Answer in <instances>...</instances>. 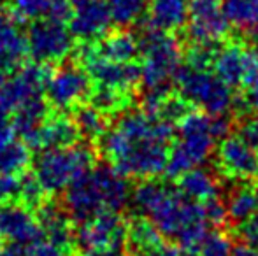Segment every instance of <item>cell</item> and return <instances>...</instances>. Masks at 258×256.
Listing matches in <instances>:
<instances>
[{
  "instance_id": "1",
  "label": "cell",
  "mask_w": 258,
  "mask_h": 256,
  "mask_svg": "<svg viewBox=\"0 0 258 256\" xmlns=\"http://www.w3.org/2000/svg\"><path fill=\"white\" fill-rule=\"evenodd\" d=\"M172 135L174 128L167 121L144 111H128L107 127L99 140L105 160L116 172L144 181L165 172Z\"/></svg>"
},
{
  "instance_id": "2",
  "label": "cell",
  "mask_w": 258,
  "mask_h": 256,
  "mask_svg": "<svg viewBox=\"0 0 258 256\" xmlns=\"http://www.w3.org/2000/svg\"><path fill=\"white\" fill-rule=\"evenodd\" d=\"M139 216H146L165 239L190 254L209 233L206 205L190 200L177 188L156 179H144L130 195Z\"/></svg>"
},
{
  "instance_id": "3",
  "label": "cell",
  "mask_w": 258,
  "mask_h": 256,
  "mask_svg": "<svg viewBox=\"0 0 258 256\" xmlns=\"http://www.w3.org/2000/svg\"><path fill=\"white\" fill-rule=\"evenodd\" d=\"M126 178L112 167H93L65 190V211L74 221L102 212H118L130 200Z\"/></svg>"
},
{
  "instance_id": "4",
  "label": "cell",
  "mask_w": 258,
  "mask_h": 256,
  "mask_svg": "<svg viewBox=\"0 0 258 256\" xmlns=\"http://www.w3.org/2000/svg\"><path fill=\"white\" fill-rule=\"evenodd\" d=\"M225 130L227 121L223 118L209 116L204 111H188L177 121V137L170 144L165 174L170 179H177L184 172L206 163Z\"/></svg>"
},
{
  "instance_id": "5",
  "label": "cell",
  "mask_w": 258,
  "mask_h": 256,
  "mask_svg": "<svg viewBox=\"0 0 258 256\" xmlns=\"http://www.w3.org/2000/svg\"><path fill=\"white\" fill-rule=\"evenodd\" d=\"M141 82L148 92L167 90L183 62V51L170 32L156 30L148 25L139 39Z\"/></svg>"
},
{
  "instance_id": "6",
  "label": "cell",
  "mask_w": 258,
  "mask_h": 256,
  "mask_svg": "<svg viewBox=\"0 0 258 256\" xmlns=\"http://www.w3.org/2000/svg\"><path fill=\"white\" fill-rule=\"evenodd\" d=\"M95 153L88 146L72 144L44 149L34 165V176L46 193H61L83 174L93 168Z\"/></svg>"
},
{
  "instance_id": "7",
  "label": "cell",
  "mask_w": 258,
  "mask_h": 256,
  "mask_svg": "<svg viewBox=\"0 0 258 256\" xmlns=\"http://www.w3.org/2000/svg\"><path fill=\"white\" fill-rule=\"evenodd\" d=\"M174 79L179 95L191 107L204 111L209 116L225 118L234 109L232 88L211 72V68H191L186 65L177 70Z\"/></svg>"
},
{
  "instance_id": "8",
  "label": "cell",
  "mask_w": 258,
  "mask_h": 256,
  "mask_svg": "<svg viewBox=\"0 0 258 256\" xmlns=\"http://www.w3.org/2000/svg\"><path fill=\"white\" fill-rule=\"evenodd\" d=\"M79 62L97 86L111 88L116 92L134 95V90L141 84V68L134 62L118 63L99 55L95 44H85L79 51Z\"/></svg>"
},
{
  "instance_id": "9",
  "label": "cell",
  "mask_w": 258,
  "mask_h": 256,
  "mask_svg": "<svg viewBox=\"0 0 258 256\" xmlns=\"http://www.w3.org/2000/svg\"><path fill=\"white\" fill-rule=\"evenodd\" d=\"M27 42L32 58L41 63L63 62L74 51V35L71 30L63 23H56L48 18L32 21Z\"/></svg>"
},
{
  "instance_id": "10",
  "label": "cell",
  "mask_w": 258,
  "mask_h": 256,
  "mask_svg": "<svg viewBox=\"0 0 258 256\" xmlns=\"http://www.w3.org/2000/svg\"><path fill=\"white\" fill-rule=\"evenodd\" d=\"M128 223L118 212H102L81 221L74 233V244L85 253L119 249L126 240Z\"/></svg>"
},
{
  "instance_id": "11",
  "label": "cell",
  "mask_w": 258,
  "mask_h": 256,
  "mask_svg": "<svg viewBox=\"0 0 258 256\" xmlns=\"http://www.w3.org/2000/svg\"><path fill=\"white\" fill-rule=\"evenodd\" d=\"M213 70L230 88H242L258 72V46L242 41L227 42L216 49Z\"/></svg>"
},
{
  "instance_id": "12",
  "label": "cell",
  "mask_w": 258,
  "mask_h": 256,
  "mask_svg": "<svg viewBox=\"0 0 258 256\" xmlns=\"http://www.w3.org/2000/svg\"><path fill=\"white\" fill-rule=\"evenodd\" d=\"M216 165L221 176L239 183L258 179V149L248 144L239 133L220 140L216 149Z\"/></svg>"
},
{
  "instance_id": "13",
  "label": "cell",
  "mask_w": 258,
  "mask_h": 256,
  "mask_svg": "<svg viewBox=\"0 0 258 256\" xmlns=\"http://www.w3.org/2000/svg\"><path fill=\"white\" fill-rule=\"evenodd\" d=\"M46 97L49 106L56 109H78L86 104L92 95V79L83 67L67 65L60 70L51 72L46 82Z\"/></svg>"
},
{
  "instance_id": "14",
  "label": "cell",
  "mask_w": 258,
  "mask_h": 256,
  "mask_svg": "<svg viewBox=\"0 0 258 256\" xmlns=\"http://www.w3.org/2000/svg\"><path fill=\"white\" fill-rule=\"evenodd\" d=\"M186 23V34L194 44H218L230 30L223 0H190Z\"/></svg>"
},
{
  "instance_id": "15",
  "label": "cell",
  "mask_w": 258,
  "mask_h": 256,
  "mask_svg": "<svg viewBox=\"0 0 258 256\" xmlns=\"http://www.w3.org/2000/svg\"><path fill=\"white\" fill-rule=\"evenodd\" d=\"M49 63L35 62L25 65L20 70H14L6 81L0 82V99L9 107L11 111L16 109L20 104L39 97L41 92L46 88L51 70Z\"/></svg>"
},
{
  "instance_id": "16",
  "label": "cell",
  "mask_w": 258,
  "mask_h": 256,
  "mask_svg": "<svg viewBox=\"0 0 258 256\" xmlns=\"http://www.w3.org/2000/svg\"><path fill=\"white\" fill-rule=\"evenodd\" d=\"M112 20L105 0H74V13L69 21V30L76 39L95 41L105 35Z\"/></svg>"
},
{
  "instance_id": "17",
  "label": "cell",
  "mask_w": 258,
  "mask_h": 256,
  "mask_svg": "<svg viewBox=\"0 0 258 256\" xmlns=\"http://www.w3.org/2000/svg\"><path fill=\"white\" fill-rule=\"evenodd\" d=\"M0 239L28 244V246L42 239L39 221L32 216L27 205L25 207H18L14 204L0 205Z\"/></svg>"
},
{
  "instance_id": "18",
  "label": "cell",
  "mask_w": 258,
  "mask_h": 256,
  "mask_svg": "<svg viewBox=\"0 0 258 256\" xmlns=\"http://www.w3.org/2000/svg\"><path fill=\"white\" fill-rule=\"evenodd\" d=\"M79 133L74 120L67 116H48V120L39 127L37 132L28 140V147L32 149H53V147H65L78 144Z\"/></svg>"
},
{
  "instance_id": "19",
  "label": "cell",
  "mask_w": 258,
  "mask_h": 256,
  "mask_svg": "<svg viewBox=\"0 0 258 256\" xmlns=\"http://www.w3.org/2000/svg\"><path fill=\"white\" fill-rule=\"evenodd\" d=\"M190 0H150L148 25L163 32H176L186 25Z\"/></svg>"
},
{
  "instance_id": "20",
  "label": "cell",
  "mask_w": 258,
  "mask_h": 256,
  "mask_svg": "<svg viewBox=\"0 0 258 256\" xmlns=\"http://www.w3.org/2000/svg\"><path fill=\"white\" fill-rule=\"evenodd\" d=\"M39 226H41L42 237L48 239L60 247H71L74 244V228L71 225V216L65 209H60L54 204L42 205L39 211Z\"/></svg>"
},
{
  "instance_id": "21",
  "label": "cell",
  "mask_w": 258,
  "mask_h": 256,
  "mask_svg": "<svg viewBox=\"0 0 258 256\" xmlns=\"http://www.w3.org/2000/svg\"><path fill=\"white\" fill-rule=\"evenodd\" d=\"M49 116V102L39 97L27 100V102L20 104L16 109L13 111L11 116V130L16 133L18 137L28 142L35 132L39 130L42 123L48 120Z\"/></svg>"
},
{
  "instance_id": "22",
  "label": "cell",
  "mask_w": 258,
  "mask_h": 256,
  "mask_svg": "<svg viewBox=\"0 0 258 256\" xmlns=\"http://www.w3.org/2000/svg\"><path fill=\"white\" fill-rule=\"evenodd\" d=\"M177 190L190 200L209 204L220 198V185L216 178L207 170L195 167L177 178Z\"/></svg>"
},
{
  "instance_id": "23",
  "label": "cell",
  "mask_w": 258,
  "mask_h": 256,
  "mask_svg": "<svg viewBox=\"0 0 258 256\" xmlns=\"http://www.w3.org/2000/svg\"><path fill=\"white\" fill-rule=\"evenodd\" d=\"M28 53L27 35L20 27V21L7 11L0 13V55L13 63L20 65Z\"/></svg>"
},
{
  "instance_id": "24",
  "label": "cell",
  "mask_w": 258,
  "mask_h": 256,
  "mask_svg": "<svg viewBox=\"0 0 258 256\" xmlns=\"http://www.w3.org/2000/svg\"><path fill=\"white\" fill-rule=\"evenodd\" d=\"M100 56L118 63H128L134 62L139 55V39L132 35L130 32L119 30L112 34L100 37L99 42H93Z\"/></svg>"
},
{
  "instance_id": "25",
  "label": "cell",
  "mask_w": 258,
  "mask_h": 256,
  "mask_svg": "<svg viewBox=\"0 0 258 256\" xmlns=\"http://www.w3.org/2000/svg\"><path fill=\"white\" fill-rule=\"evenodd\" d=\"M32 161V153L23 139H18L13 132L0 137V174L21 176Z\"/></svg>"
},
{
  "instance_id": "26",
  "label": "cell",
  "mask_w": 258,
  "mask_h": 256,
  "mask_svg": "<svg viewBox=\"0 0 258 256\" xmlns=\"http://www.w3.org/2000/svg\"><path fill=\"white\" fill-rule=\"evenodd\" d=\"M227 218L234 225H239L244 219L251 218L258 212V185L253 183H242L239 188H235L228 197L225 205Z\"/></svg>"
},
{
  "instance_id": "27",
  "label": "cell",
  "mask_w": 258,
  "mask_h": 256,
  "mask_svg": "<svg viewBox=\"0 0 258 256\" xmlns=\"http://www.w3.org/2000/svg\"><path fill=\"white\" fill-rule=\"evenodd\" d=\"M223 11L232 27L258 37V0H223Z\"/></svg>"
},
{
  "instance_id": "28",
  "label": "cell",
  "mask_w": 258,
  "mask_h": 256,
  "mask_svg": "<svg viewBox=\"0 0 258 256\" xmlns=\"http://www.w3.org/2000/svg\"><path fill=\"white\" fill-rule=\"evenodd\" d=\"M74 121L78 125L81 137L90 140H99L105 133V130H107L105 114L97 109L95 106H86V104L79 106Z\"/></svg>"
},
{
  "instance_id": "29",
  "label": "cell",
  "mask_w": 258,
  "mask_h": 256,
  "mask_svg": "<svg viewBox=\"0 0 258 256\" xmlns=\"http://www.w3.org/2000/svg\"><path fill=\"white\" fill-rule=\"evenodd\" d=\"M90 99H92V106L102 111L105 116L114 113H123L132 104V95H126V93L116 92V90L111 88H104V86H95L92 90Z\"/></svg>"
},
{
  "instance_id": "30",
  "label": "cell",
  "mask_w": 258,
  "mask_h": 256,
  "mask_svg": "<svg viewBox=\"0 0 258 256\" xmlns=\"http://www.w3.org/2000/svg\"><path fill=\"white\" fill-rule=\"evenodd\" d=\"M112 23L118 27H128L141 20L146 11L148 0H105Z\"/></svg>"
},
{
  "instance_id": "31",
  "label": "cell",
  "mask_w": 258,
  "mask_h": 256,
  "mask_svg": "<svg viewBox=\"0 0 258 256\" xmlns=\"http://www.w3.org/2000/svg\"><path fill=\"white\" fill-rule=\"evenodd\" d=\"M49 0H9V13L20 23L46 18Z\"/></svg>"
},
{
  "instance_id": "32",
  "label": "cell",
  "mask_w": 258,
  "mask_h": 256,
  "mask_svg": "<svg viewBox=\"0 0 258 256\" xmlns=\"http://www.w3.org/2000/svg\"><path fill=\"white\" fill-rule=\"evenodd\" d=\"M188 256H232V242L225 233L209 232Z\"/></svg>"
},
{
  "instance_id": "33",
  "label": "cell",
  "mask_w": 258,
  "mask_h": 256,
  "mask_svg": "<svg viewBox=\"0 0 258 256\" xmlns=\"http://www.w3.org/2000/svg\"><path fill=\"white\" fill-rule=\"evenodd\" d=\"M46 192L42 190V186L39 185L37 178L34 174H27L21 176V193H20V200L27 205L28 209L32 207H39L42 205Z\"/></svg>"
},
{
  "instance_id": "34",
  "label": "cell",
  "mask_w": 258,
  "mask_h": 256,
  "mask_svg": "<svg viewBox=\"0 0 258 256\" xmlns=\"http://www.w3.org/2000/svg\"><path fill=\"white\" fill-rule=\"evenodd\" d=\"M216 48L214 44H194L186 51V65L191 68H213Z\"/></svg>"
},
{
  "instance_id": "35",
  "label": "cell",
  "mask_w": 258,
  "mask_h": 256,
  "mask_svg": "<svg viewBox=\"0 0 258 256\" xmlns=\"http://www.w3.org/2000/svg\"><path fill=\"white\" fill-rule=\"evenodd\" d=\"M21 193V176L0 174V205L14 204L20 200Z\"/></svg>"
},
{
  "instance_id": "36",
  "label": "cell",
  "mask_w": 258,
  "mask_h": 256,
  "mask_svg": "<svg viewBox=\"0 0 258 256\" xmlns=\"http://www.w3.org/2000/svg\"><path fill=\"white\" fill-rule=\"evenodd\" d=\"M74 13V2L72 0H49L46 18L56 23H69Z\"/></svg>"
},
{
  "instance_id": "37",
  "label": "cell",
  "mask_w": 258,
  "mask_h": 256,
  "mask_svg": "<svg viewBox=\"0 0 258 256\" xmlns=\"http://www.w3.org/2000/svg\"><path fill=\"white\" fill-rule=\"evenodd\" d=\"M235 230H237L242 242L258 249V212L253 214L251 218L244 219L242 223H239V225H235Z\"/></svg>"
},
{
  "instance_id": "38",
  "label": "cell",
  "mask_w": 258,
  "mask_h": 256,
  "mask_svg": "<svg viewBox=\"0 0 258 256\" xmlns=\"http://www.w3.org/2000/svg\"><path fill=\"white\" fill-rule=\"evenodd\" d=\"M237 133L246 140L248 144H251L255 149H258V116H249L239 123Z\"/></svg>"
},
{
  "instance_id": "39",
  "label": "cell",
  "mask_w": 258,
  "mask_h": 256,
  "mask_svg": "<svg viewBox=\"0 0 258 256\" xmlns=\"http://www.w3.org/2000/svg\"><path fill=\"white\" fill-rule=\"evenodd\" d=\"M30 256H71V254H69L67 247H60L53 242H48V240L46 242L39 240V242L32 244Z\"/></svg>"
},
{
  "instance_id": "40",
  "label": "cell",
  "mask_w": 258,
  "mask_h": 256,
  "mask_svg": "<svg viewBox=\"0 0 258 256\" xmlns=\"http://www.w3.org/2000/svg\"><path fill=\"white\" fill-rule=\"evenodd\" d=\"M246 93H244V104L248 109L258 113V72L256 75L244 86Z\"/></svg>"
},
{
  "instance_id": "41",
  "label": "cell",
  "mask_w": 258,
  "mask_h": 256,
  "mask_svg": "<svg viewBox=\"0 0 258 256\" xmlns=\"http://www.w3.org/2000/svg\"><path fill=\"white\" fill-rule=\"evenodd\" d=\"M30 247L32 246H28V244L9 240L7 244L0 246V256H30Z\"/></svg>"
},
{
  "instance_id": "42",
  "label": "cell",
  "mask_w": 258,
  "mask_h": 256,
  "mask_svg": "<svg viewBox=\"0 0 258 256\" xmlns=\"http://www.w3.org/2000/svg\"><path fill=\"white\" fill-rule=\"evenodd\" d=\"M11 113H13V111H11L9 107L2 102V99H0V137L13 132V130H11Z\"/></svg>"
},
{
  "instance_id": "43",
  "label": "cell",
  "mask_w": 258,
  "mask_h": 256,
  "mask_svg": "<svg viewBox=\"0 0 258 256\" xmlns=\"http://www.w3.org/2000/svg\"><path fill=\"white\" fill-rule=\"evenodd\" d=\"M18 67H20V65L13 63L11 60H7L6 56L0 55V82L6 81V79L9 77V75L13 74V72L16 70Z\"/></svg>"
},
{
  "instance_id": "44",
  "label": "cell",
  "mask_w": 258,
  "mask_h": 256,
  "mask_svg": "<svg viewBox=\"0 0 258 256\" xmlns=\"http://www.w3.org/2000/svg\"><path fill=\"white\" fill-rule=\"evenodd\" d=\"M232 256H258V249L242 242L239 246L232 247Z\"/></svg>"
},
{
  "instance_id": "45",
  "label": "cell",
  "mask_w": 258,
  "mask_h": 256,
  "mask_svg": "<svg viewBox=\"0 0 258 256\" xmlns=\"http://www.w3.org/2000/svg\"><path fill=\"white\" fill-rule=\"evenodd\" d=\"M86 256H126V254H123L119 249H112V251H99V253H86Z\"/></svg>"
}]
</instances>
